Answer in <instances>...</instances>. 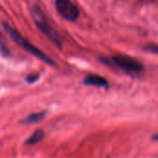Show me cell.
<instances>
[{
    "instance_id": "obj_1",
    "label": "cell",
    "mask_w": 158,
    "mask_h": 158,
    "mask_svg": "<svg viewBox=\"0 0 158 158\" xmlns=\"http://www.w3.org/2000/svg\"><path fill=\"white\" fill-rule=\"evenodd\" d=\"M3 28L5 30V31L6 32V34L10 37V39L15 42L19 46H20L22 49H24L25 51H27L28 53H30L31 55L34 56L35 57L39 58L40 60L44 61V63L52 66L55 65V62L53 61V59L51 57H49L47 55H45L41 49H39L37 46H35L34 44H32L31 42H29L27 39H25L16 29H14L13 27H11L9 24H7L6 22H3Z\"/></svg>"
},
{
    "instance_id": "obj_2",
    "label": "cell",
    "mask_w": 158,
    "mask_h": 158,
    "mask_svg": "<svg viewBox=\"0 0 158 158\" xmlns=\"http://www.w3.org/2000/svg\"><path fill=\"white\" fill-rule=\"evenodd\" d=\"M100 60L106 65L115 67L128 74H139L143 71V65L137 59L127 56H112L109 57L103 56Z\"/></svg>"
},
{
    "instance_id": "obj_3",
    "label": "cell",
    "mask_w": 158,
    "mask_h": 158,
    "mask_svg": "<svg viewBox=\"0 0 158 158\" xmlns=\"http://www.w3.org/2000/svg\"><path fill=\"white\" fill-rule=\"evenodd\" d=\"M31 16L35 24V26L39 29V31L44 34L50 41H52L56 45L61 46L63 42L60 35L56 32V31L50 25L48 20L46 19L44 14L41 10V8L37 6H34L31 8Z\"/></svg>"
},
{
    "instance_id": "obj_4",
    "label": "cell",
    "mask_w": 158,
    "mask_h": 158,
    "mask_svg": "<svg viewBox=\"0 0 158 158\" xmlns=\"http://www.w3.org/2000/svg\"><path fill=\"white\" fill-rule=\"evenodd\" d=\"M56 8L58 14L69 21H75L80 16L79 8L72 3L71 0H56Z\"/></svg>"
},
{
    "instance_id": "obj_5",
    "label": "cell",
    "mask_w": 158,
    "mask_h": 158,
    "mask_svg": "<svg viewBox=\"0 0 158 158\" xmlns=\"http://www.w3.org/2000/svg\"><path fill=\"white\" fill-rule=\"evenodd\" d=\"M83 83L85 85H88V86H96V87H100V88H108V81L99 76V75H89L87 76L84 81H83Z\"/></svg>"
},
{
    "instance_id": "obj_6",
    "label": "cell",
    "mask_w": 158,
    "mask_h": 158,
    "mask_svg": "<svg viewBox=\"0 0 158 158\" xmlns=\"http://www.w3.org/2000/svg\"><path fill=\"white\" fill-rule=\"evenodd\" d=\"M44 138V131L41 129L36 130L26 141L25 143L27 145H35L37 143H39L40 142L43 141V139Z\"/></svg>"
},
{
    "instance_id": "obj_7",
    "label": "cell",
    "mask_w": 158,
    "mask_h": 158,
    "mask_svg": "<svg viewBox=\"0 0 158 158\" xmlns=\"http://www.w3.org/2000/svg\"><path fill=\"white\" fill-rule=\"evenodd\" d=\"M45 117V112H37V113H32L31 115H29L28 117H26L22 122L26 123V124H32V123H36L39 122L41 120H43Z\"/></svg>"
},
{
    "instance_id": "obj_8",
    "label": "cell",
    "mask_w": 158,
    "mask_h": 158,
    "mask_svg": "<svg viewBox=\"0 0 158 158\" xmlns=\"http://www.w3.org/2000/svg\"><path fill=\"white\" fill-rule=\"evenodd\" d=\"M40 78V74L39 73H34V74H30L26 77V81L30 84H32L34 82H36Z\"/></svg>"
},
{
    "instance_id": "obj_9",
    "label": "cell",
    "mask_w": 158,
    "mask_h": 158,
    "mask_svg": "<svg viewBox=\"0 0 158 158\" xmlns=\"http://www.w3.org/2000/svg\"><path fill=\"white\" fill-rule=\"evenodd\" d=\"M145 50H147L148 52L150 53H153V54H156L158 55V45H154V44H149L147 46H145L144 48Z\"/></svg>"
},
{
    "instance_id": "obj_10",
    "label": "cell",
    "mask_w": 158,
    "mask_h": 158,
    "mask_svg": "<svg viewBox=\"0 0 158 158\" xmlns=\"http://www.w3.org/2000/svg\"><path fill=\"white\" fill-rule=\"evenodd\" d=\"M154 140H156V141H158V135H156V136L154 137Z\"/></svg>"
}]
</instances>
